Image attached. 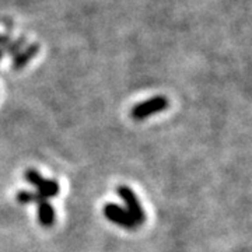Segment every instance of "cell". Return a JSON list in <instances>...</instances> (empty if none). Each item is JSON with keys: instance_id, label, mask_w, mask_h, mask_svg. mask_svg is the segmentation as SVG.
Wrapping results in <instances>:
<instances>
[{"instance_id": "obj_2", "label": "cell", "mask_w": 252, "mask_h": 252, "mask_svg": "<svg viewBox=\"0 0 252 252\" xmlns=\"http://www.w3.org/2000/svg\"><path fill=\"white\" fill-rule=\"evenodd\" d=\"M24 178L27 182H30L32 187H35L36 192L42 196V198L49 199L55 198L59 193V182L55 180H45L41 177V174L36 170H27L24 174Z\"/></svg>"}, {"instance_id": "obj_4", "label": "cell", "mask_w": 252, "mask_h": 252, "mask_svg": "<svg viewBox=\"0 0 252 252\" xmlns=\"http://www.w3.org/2000/svg\"><path fill=\"white\" fill-rule=\"evenodd\" d=\"M118 195H119V198L124 200V203H125L126 210L129 212V215L135 219V221L137 223V225L143 224L144 219V212L143 209H142V205H140V202L137 200L136 198L135 192L132 190L130 188H127L125 185H121L119 188L117 189Z\"/></svg>"}, {"instance_id": "obj_8", "label": "cell", "mask_w": 252, "mask_h": 252, "mask_svg": "<svg viewBox=\"0 0 252 252\" xmlns=\"http://www.w3.org/2000/svg\"><path fill=\"white\" fill-rule=\"evenodd\" d=\"M17 202L21 205H28V203H39L42 200H48V199L42 198L38 192H30V190H20L17 193Z\"/></svg>"}, {"instance_id": "obj_6", "label": "cell", "mask_w": 252, "mask_h": 252, "mask_svg": "<svg viewBox=\"0 0 252 252\" xmlns=\"http://www.w3.org/2000/svg\"><path fill=\"white\" fill-rule=\"evenodd\" d=\"M55 210L48 200H42L38 203V220L41 225L51 227L55 223Z\"/></svg>"}, {"instance_id": "obj_3", "label": "cell", "mask_w": 252, "mask_h": 252, "mask_svg": "<svg viewBox=\"0 0 252 252\" xmlns=\"http://www.w3.org/2000/svg\"><path fill=\"white\" fill-rule=\"evenodd\" d=\"M104 216L107 217L111 223L121 225V227L127 228V230H133L136 227H139L135 221V219L129 215V212L119 205H115V203H107L104 206Z\"/></svg>"}, {"instance_id": "obj_1", "label": "cell", "mask_w": 252, "mask_h": 252, "mask_svg": "<svg viewBox=\"0 0 252 252\" xmlns=\"http://www.w3.org/2000/svg\"><path fill=\"white\" fill-rule=\"evenodd\" d=\"M168 104H170L168 99L165 98L164 95H156L153 98L146 99L143 102H139L137 105H135L130 111V117L133 118L135 121H143L150 115L158 114L164 109H167Z\"/></svg>"}, {"instance_id": "obj_10", "label": "cell", "mask_w": 252, "mask_h": 252, "mask_svg": "<svg viewBox=\"0 0 252 252\" xmlns=\"http://www.w3.org/2000/svg\"><path fill=\"white\" fill-rule=\"evenodd\" d=\"M3 56H4V52H3V48H0V61L3 59Z\"/></svg>"}, {"instance_id": "obj_5", "label": "cell", "mask_w": 252, "mask_h": 252, "mask_svg": "<svg viewBox=\"0 0 252 252\" xmlns=\"http://www.w3.org/2000/svg\"><path fill=\"white\" fill-rule=\"evenodd\" d=\"M39 52V44H32V45H28L27 48H24L21 52H18L14 59H13V63H11V67L13 70H21L27 66L31 59H34L36 55Z\"/></svg>"}, {"instance_id": "obj_9", "label": "cell", "mask_w": 252, "mask_h": 252, "mask_svg": "<svg viewBox=\"0 0 252 252\" xmlns=\"http://www.w3.org/2000/svg\"><path fill=\"white\" fill-rule=\"evenodd\" d=\"M10 41V36L9 35H0V48H4V46L9 44Z\"/></svg>"}, {"instance_id": "obj_7", "label": "cell", "mask_w": 252, "mask_h": 252, "mask_svg": "<svg viewBox=\"0 0 252 252\" xmlns=\"http://www.w3.org/2000/svg\"><path fill=\"white\" fill-rule=\"evenodd\" d=\"M26 44H27V38L21 35L17 39H14V41H10L9 44L3 48V52H4V55H9V56L14 58L18 52H21L24 49Z\"/></svg>"}]
</instances>
